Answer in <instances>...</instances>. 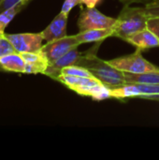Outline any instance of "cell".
I'll return each instance as SVG.
<instances>
[{
  "label": "cell",
  "mask_w": 159,
  "mask_h": 160,
  "mask_svg": "<svg viewBox=\"0 0 159 160\" xmlns=\"http://www.w3.org/2000/svg\"><path fill=\"white\" fill-rule=\"evenodd\" d=\"M97 47L96 46L94 50L84 53L82 52L76 65L87 68L94 77L111 89L125 85L127 82L124 72L113 68L108 61L98 58L97 56Z\"/></svg>",
  "instance_id": "1"
},
{
  "label": "cell",
  "mask_w": 159,
  "mask_h": 160,
  "mask_svg": "<svg viewBox=\"0 0 159 160\" xmlns=\"http://www.w3.org/2000/svg\"><path fill=\"white\" fill-rule=\"evenodd\" d=\"M148 15L144 7L124 6L113 26V37L125 40L128 36L147 28Z\"/></svg>",
  "instance_id": "2"
},
{
  "label": "cell",
  "mask_w": 159,
  "mask_h": 160,
  "mask_svg": "<svg viewBox=\"0 0 159 160\" xmlns=\"http://www.w3.org/2000/svg\"><path fill=\"white\" fill-rule=\"evenodd\" d=\"M56 81L77 94L91 97L94 100H103L111 98V88L96 77H76L61 74L56 78Z\"/></svg>",
  "instance_id": "3"
},
{
  "label": "cell",
  "mask_w": 159,
  "mask_h": 160,
  "mask_svg": "<svg viewBox=\"0 0 159 160\" xmlns=\"http://www.w3.org/2000/svg\"><path fill=\"white\" fill-rule=\"evenodd\" d=\"M108 62L113 68L123 72L139 74V73H146V72L159 70V68L153 65L151 62H149L142 56L141 49H137L135 52L129 55L114 58L109 60Z\"/></svg>",
  "instance_id": "4"
},
{
  "label": "cell",
  "mask_w": 159,
  "mask_h": 160,
  "mask_svg": "<svg viewBox=\"0 0 159 160\" xmlns=\"http://www.w3.org/2000/svg\"><path fill=\"white\" fill-rule=\"evenodd\" d=\"M116 21V18L104 15L98 9H97L96 7L82 8L78 19L79 32L91 29L112 28L115 25Z\"/></svg>",
  "instance_id": "5"
},
{
  "label": "cell",
  "mask_w": 159,
  "mask_h": 160,
  "mask_svg": "<svg viewBox=\"0 0 159 160\" xmlns=\"http://www.w3.org/2000/svg\"><path fill=\"white\" fill-rule=\"evenodd\" d=\"M111 98L117 99L143 98L159 100V84L126 83L121 87L111 89Z\"/></svg>",
  "instance_id": "6"
},
{
  "label": "cell",
  "mask_w": 159,
  "mask_h": 160,
  "mask_svg": "<svg viewBox=\"0 0 159 160\" xmlns=\"http://www.w3.org/2000/svg\"><path fill=\"white\" fill-rule=\"evenodd\" d=\"M16 52H34L42 48L43 37L41 33H19L6 34Z\"/></svg>",
  "instance_id": "7"
},
{
  "label": "cell",
  "mask_w": 159,
  "mask_h": 160,
  "mask_svg": "<svg viewBox=\"0 0 159 160\" xmlns=\"http://www.w3.org/2000/svg\"><path fill=\"white\" fill-rule=\"evenodd\" d=\"M80 45L81 44L77 40L75 35L66 36L64 38L47 42L42 46L41 51L47 57L49 63L52 64L69 51L78 48Z\"/></svg>",
  "instance_id": "8"
},
{
  "label": "cell",
  "mask_w": 159,
  "mask_h": 160,
  "mask_svg": "<svg viewBox=\"0 0 159 160\" xmlns=\"http://www.w3.org/2000/svg\"><path fill=\"white\" fill-rule=\"evenodd\" d=\"M67 17L68 14L60 11V13L55 16V18L52 21V22L42 32H40L43 37V39L49 42L67 36Z\"/></svg>",
  "instance_id": "9"
},
{
  "label": "cell",
  "mask_w": 159,
  "mask_h": 160,
  "mask_svg": "<svg viewBox=\"0 0 159 160\" xmlns=\"http://www.w3.org/2000/svg\"><path fill=\"white\" fill-rule=\"evenodd\" d=\"M125 40L135 46L137 49H141L142 51L159 47V38L149 28L136 32L128 36Z\"/></svg>",
  "instance_id": "10"
},
{
  "label": "cell",
  "mask_w": 159,
  "mask_h": 160,
  "mask_svg": "<svg viewBox=\"0 0 159 160\" xmlns=\"http://www.w3.org/2000/svg\"><path fill=\"white\" fill-rule=\"evenodd\" d=\"M21 54L26 63V74H44L50 65L47 57L41 50L34 52H23Z\"/></svg>",
  "instance_id": "11"
},
{
  "label": "cell",
  "mask_w": 159,
  "mask_h": 160,
  "mask_svg": "<svg viewBox=\"0 0 159 160\" xmlns=\"http://www.w3.org/2000/svg\"><path fill=\"white\" fill-rule=\"evenodd\" d=\"M81 54H82V52H80L77 50V48L69 51L67 53H66L65 55H63L62 57L57 59L55 62H53L52 64H50L44 74L49 76L52 79L56 80V78L60 75V72L64 68L72 66V65H76Z\"/></svg>",
  "instance_id": "12"
},
{
  "label": "cell",
  "mask_w": 159,
  "mask_h": 160,
  "mask_svg": "<svg viewBox=\"0 0 159 160\" xmlns=\"http://www.w3.org/2000/svg\"><path fill=\"white\" fill-rule=\"evenodd\" d=\"M26 63L19 52H10L0 57V69L6 72L25 73Z\"/></svg>",
  "instance_id": "13"
},
{
  "label": "cell",
  "mask_w": 159,
  "mask_h": 160,
  "mask_svg": "<svg viewBox=\"0 0 159 160\" xmlns=\"http://www.w3.org/2000/svg\"><path fill=\"white\" fill-rule=\"evenodd\" d=\"M113 36V27L104 29H91L79 32L75 35L80 44L89 42H101L109 37Z\"/></svg>",
  "instance_id": "14"
},
{
  "label": "cell",
  "mask_w": 159,
  "mask_h": 160,
  "mask_svg": "<svg viewBox=\"0 0 159 160\" xmlns=\"http://www.w3.org/2000/svg\"><path fill=\"white\" fill-rule=\"evenodd\" d=\"M31 1L30 0H24L22 1L18 4H16L15 6L6 9L5 11L0 13V36H5V29L7 28V26L9 24V22L13 20V18L19 13L21 12Z\"/></svg>",
  "instance_id": "15"
},
{
  "label": "cell",
  "mask_w": 159,
  "mask_h": 160,
  "mask_svg": "<svg viewBox=\"0 0 159 160\" xmlns=\"http://www.w3.org/2000/svg\"><path fill=\"white\" fill-rule=\"evenodd\" d=\"M124 74L127 83L159 84V70L139 74L124 72Z\"/></svg>",
  "instance_id": "16"
},
{
  "label": "cell",
  "mask_w": 159,
  "mask_h": 160,
  "mask_svg": "<svg viewBox=\"0 0 159 160\" xmlns=\"http://www.w3.org/2000/svg\"><path fill=\"white\" fill-rule=\"evenodd\" d=\"M70 75V76H76V77H94L93 74L85 68L82 67V66H78V65H72V66H68L64 68L61 72L60 75Z\"/></svg>",
  "instance_id": "17"
},
{
  "label": "cell",
  "mask_w": 159,
  "mask_h": 160,
  "mask_svg": "<svg viewBox=\"0 0 159 160\" xmlns=\"http://www.w3.org/2000/svg\"><path fill=\"white\" fill-rule=\"evenodd\" d=\"M15 50L12 47L9 40L5 36H0V57L10 52H14Z\"/></svg>",
  "instance_id": "18"
},
{
  "label": "cell",
  "mask_w": 159,
  "mask_h": 160,
  "mask_svg": "<svg viewBox=\"0 0 159 160\" xmlns=\"http://www.w3.org/2000/svg\"><path fill=\"white\" fill-rule=\"evenodd\" d=\"M144 8L148 17H157L159 16V0H152L145 5Z\"/></svg>",
  "instance_id": "19"
},
{
  "label": "cell",
  "mask_w": 159,
  "mask_h": 160,
  "mask_svg": "<svg viewBox=\"0 0 159 160\" xmlns=\"http://www.w3.org/2000/svg\"><path fill=\"white\" fill-rule=\"evenodd\" d=\"M147 28L154 32L159 38V16L157 17H149L147 22Z\"/></svg>",
  "instance_id": "20"
},
{
  "label": "cell",
  "mask_w": 159,
  "mask_h": 160,
  "mask_svg": "<svg viewBox=\"0 0 159 160\" xmlns=\"http://www.w3.org/2000/svg\"><path fill=\"white\" fill-rule=\"evenodd\" d=\"M82 4V0H65L63 6H62V8H61V11L64 12V13H67L68 14L70 12V10L77 5H80Z\"/></svg>",
  "instance_id": "21"
},
{
  "label": "cell",
  "mask_w": 159,
  "mask_h": 160,
  "mask_svg": "<svg viewBox=\"0 0 159 160\" xmlns=\"http://www.w3.org/2000/svg\"><path fill=\"white\" fill-rule=\"evenodd\" d=\"M24 0H0V13ZM32 1V0H30Z\"/></svg>",
  "instance_id": "22"
},
{
  "label": "cell",
  "mask_w": 159,
  "mask_h": 160,
  "mask_svg": "<svg viewBox=\"0 0 159 160\" xmlns=\"http://www.w3.org/2000/svg\"><path fill=\"white\" fill-rule=\"evenodd\" d=\"M101 0H82V4H84L86 8H95Z\"/></svg>",
  "instance_id": "23"
},
{
  "label": "cell",
  "mask_w": 159,
  "mask_h": 160,
  "mask_svg": "<svg viewBox=\"0 0 159 160\" xmlns=\"http://www.w3.org/2000/svg\"><path fill=\"white\" fill-rule=\"evenodd\" d=\"M144 0H120L121 3L124 4V6H129L133 3H139V2H142Z\"/></svg>",
  "instance_id": "24"
}]
</instances>
